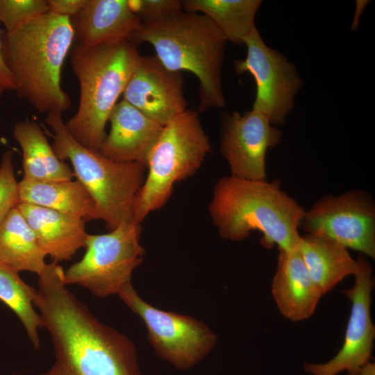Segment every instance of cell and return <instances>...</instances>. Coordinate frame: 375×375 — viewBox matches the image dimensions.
<instances>
[{"label": "cell", "mask_w": 375, "mask_h": 375, "mask_svg": "<svg viewBox=\"0 0 375 375\" xmlns=\"http://www.w3.org/2000/svg\"><path fill=\"white\" fill-rule=\"evenodd\" d=\"M64 272L52 262L38 275L34 306L51 335L55 360L37 375H142L134 342L99 322L67 289Z\"/></svg>", "instance_id": "obj_1"}, {"label": "cell", "mask_w": 375, "mask_h": 375, "mask_svg": "<svg viewBox=\"0 0 375 375\" xmlns=\"http://www.w3.org/2000/svg\"><path fill=\"white\" fill-rule=\"evenodd\" d=\"M75 40L70 18L44 14L5 33L3 53L17 97L40 112H63L71 107L60 84L61 69Z\"/></svg>", "instance_id": "obj_2"}, {"label": "cell", "mask_w": 375, "mask_h": 375, "mask_svg": "<svg viewBox=\"0 0 375 375\" xmlns=\"http://www.w3.org/2000/svg\"><path fill=\"white\" fill-rule=\"evenodd\" d=\"M208 210L225 240L241 241L258 231L266 248L298 249L299 228L306 210L281 190L278 181L222 177L215 187Z\"/></svg>", "instance_id": "obj_3"}, {"label": "cell", "mask_w": 375, "mask_h": 375, "mask_svg": "<svg viewBox=\"0 0 375 375\" xmlns=\"http://www.w3.org/2000/svg\"><path fill=\"white\" fill-rule=\"evenodd\" d=\"M152 46L167 69L188 71L198 79V110L222 108V67L226 40L205 15L181 10L165 18L142 22L131 40Z\"/></svg>", "instance_id": "obj_4"}, {"label": "cell", "mask_w": 375, "mask_h": 375, "mask_svg": "<svg viewBox=\"0 0 375 375\" xmlns=\"http://www.w3.org/2000/svg\"><path fill=\"white\" fill-rule=\"evenodd\" d=\"M141 55L131 41L88 47L76 43L70 61L80 88L76 114L65 123L72 137L99 151L106 126Z\"/></svg>", "instance_id": "obj_5"}, {"label": "cell", "mask_w": 375, "mask_h": 375, "mask_svg": "<svg viewBox=\"0 0 375 375\" xmlns=\"http://www.w3.org/2000/svg\"><path fill=\"white\" fill-rule=\"evenodd\" d=\"M44 133L53 139L58 158L69 160L74 176L93 199L98 219L108 231L134 222L138 194L146 177L147 166L140 162H116L88 149L69 133L62 112L47 113Z\"/></svg>", "instance_id": "obj_6"}, {"label": "cell", "mask_w": 375, "mask_h": 375, "mask_svg": "<svg viewBox=\"0 0 375 375\" xmlns=\"http://www.w3.org/2000/svg\"><path fill=\"white\" fill-rule=\"evenodd\" d=\"M211 148L196 111L188 108L166 124L147 158V174L136 197L134 222L140 224L164 206L174 184L194 175Z\"/></svg>", "instance_id": "obj_7"}, {"label": "cell", "mask_w": 375, "mask_h": 375, "mask_svg": "<svg viewBox=\"0 0 375 375\" xmlns=\"http://www.w3.org/2000/svg\"><path fill=\"white\" fill-rule=\"evenodd\" d=\"M140 224H122L105 234H88L83 258L64 272L67 285H78L100 298L119 294L132 284L135 269L145 253Z\"/></svg>", "instance_id": "obj_8"}, {"label": "cell", "mask_w": 375, "mask_h": 375, "mask_svg": "<svg viewBox=\"0 0 375 375\" xmlns=\"http://www.w3.org/2000/svg\"><path fill=\"white\" fill-rule=\"evenodd\" d=\"M144 322L156 354L179 370L189 369L215 347V333L203 322L189 315L158 309L145 301L132 284L118 294Z\"/></svg>", "instance_id": "obj_9"}, {"label": "cell", "mask_w": 375, "mask_h": 375, "mask_svg": "<svg viewBox=\"0 0 375 375\" xmlns=\"http://www.w3.org/2000/svg\"><path fill=\"white\" fill-rule=\"evenodd\" d=\"M247 56L234 61L238 74L253 77L256 93L252 110L263 114L273 125L283 124L293 108L294 97L302 81L294 67L283 55L269 47L256 28L244 40Z\"/></svg>", "instance_id": "obj_10"}, {"label": "cell", "mask_w": 375, "mask_h": 375, "mask_svg": "<svg viewBox=\"0 0 375 375\" xmlns=\"http://www.w3.org/2000/svg\"><path fill=\"white\" fill-rule=\"evenodd\" d=\"M300 226L375 257V208L367 194L353 191L322 198L305 211Z\"/></svg>", "instance_id": "obj_11"}, {"label": "cell", "mask_w": 375, "mask_h": 375, "mask_svg": "<svg viewBox=\"0 0 375 375\" xmlns=\"http://www.w3.org/2000/svg\"><path fill=\"white\" fill-rule=\"evenodd\" d=\"M356 260L354 285L343 291L352 305L342 347L326 362H306L304 370L311 375H338L344 371L348 375H356L371 358L375 336L370 315L371 294L374 284L372 269L364 256Z\"/></svg>", "instance_id": "obj_12"}, {"label": "cell", "mask_w": 375, "mask_h": 375, "mask_svg": "<svg viewBox=\"0 0 375 375\" xmlns=\"http://www.w3.org/2000/svg\"><path fill=\"white\" fill-rule=\"evenodd\" d=\"M281 138V131L256 110L225 114L220 151L228 164L231 176L251 181L266 180L267 150L278 145Z\"/></svg>", "instance_id": "obj_13"}, {"label": "cell", "mask_w": 375, "mask_h": 375, "mask_svg": "<svg viewBox=\"0 0 375 375\" xmlns=\"http://www.w3.org/2000/svg\"><path fill=\"white\" fill-rule=\"evenodd\" d=\"M179 72L165 67L156 56H140L122 94V99L165 126L187 108Z\"/></svg>", "instance_id": "obj_14"}, {"label": "cell", "mask_w": 375, "mask_h": 375, "mask_svg": "<svg viewBox=\"0 0 375 375\" xmlns=\"http://www.w3.org/2000/svg\"><path fill=\"white\" fill-rule=\"evenodd\" d=\"M110 131L99 152L116 162H140L146 165L147 156L164 126L151 119L122 99L108 118Z\"/></svg>", "instance_id": "obj_15"}, {"label": "cell", "mask_w": 375, "mask_h": 375, "mask_svg": "<svg viewBox=\"0 0 375 375\" xmlns=\"http://www.w3.org/2000/svg\"><path fill=\"white\" fill-rule=\"evenodd\" d=\"M70 19L76 43L88 47L131 41L142 23L127 0H87Z\"/></svg>", "instance_id": "obj_16"}, {"label": "cell", "mask_w": 375, "mask_h": 375, "mask_svg": "<svg viewBox=\"0 0 375 375\" xmlns=\"http://www.w3.org/2000/svg\"><path fill=\"white\" fill-rule=\"evenodd\" d=\"M279 250L272 292L282 315L294 321L309 318L322 296L298 250Z\"/></svg>", "instance_id": "obj_17"}, {"label": "cell", "mask_w": 375, "mask_h": 375, "mask_svg": "<svg viewBox=\"0 0 375 375\" xmlns=\"http://www.w3.org/2000/svg\"><path fill=\"white\" fill-rule=\"evenodd\" d=\"M17 208L53 262L69 260L85 247L88 233L84 219L27 203L20 202Z\"/></svg>", "instance_id": "obj_18"}, {"label": "cell", "mask_w": 375, "mask_h": 375, "mask_svg": "<svg viewBox=\"0 0 375 375\" xmlns=\"http://www.w3.org/2000/svg\"><path fill=\"white\" fill-rule=\"evenodd\" d=\"M12 135L22 151L23 179L54 182L74 177L69 165L56 156L38 122L28 118L18 122L13 126Z\"/></svg>", "instance_id": "obj_19"}, {"label": "cell", "mask_w": 375, "mask_h": 375, "mask_svg": "<svg viewBox=\"0 0 375 375\" xmlns=\"http://www.w3.org/2000/svg\"><path fill=\"white\" fill-rule=\"evenodd\" d=\"M297 250L322 294L356 272L357 260L347 249L327 238L307 233L301 237Z\"/></svg>", "instance_id": "obj_20"}, {"label": "cell", "mask_w": 375, "mask_h": 375, "mask_svg": "<svg viewBox=\"0 0 375 375\" xmlns=\"http://www.w3.org/2000/svg\"><path fill=\"white\" fill-rule=\"evenodd\" d=\"M19 202L47 208L87 221L98 219L94 201L78 181L19 182Z\"/></svg>", "instance_id": "obj_21"}, {"label": "cell", "mask_w": 375, "mask_h": 375, "mask_svg": "<svg viewBox=\"0 0 375 375\" xmlns=\"http://www.w3.org/2000/svg\"><path fill=\"white\" fill-rule=\"evenodd\" d=\"M47 256L16 206L0 224V262L19 272L26 271L40 275L47 265Z\"/></svg>", "instance_id": "obj_22"}, {"label": "cell", "mask_w": 375, "mask_h": 375, "mask_svg": "<svg viewBox=\"0 0 375 375\" xmlns=\"http://www.w3.org/2000/svg\"><path fill=\"white\" fill-rule=\"evenodd\" d=\"M260 0H183V10L207 16L228 42L244 44L256 28L255 17Z\"/></svg>", "instance_id": "obj_23"}, {"label": "cell", "mask_w": 375, "mask_h": 375, "mask_svg": "<svg viewBox=\"0 0 375 375\" xmlns=\"http://www.w3.org/2000/svg\"><path fill=\"white\" fill-rule=\"evenodd\" d=\"M35 291L21 278L19 272L0 262V301L18 317L34 348L38 349L41 321L34 306Z\"/></svg>", "instance_id": "obj_24"}, {"label": "cell", "mask_w": 375, "mask_h": 375, "mask_svg": "<svg viewBox=\"0 0 375 375\" xmlns=\"http://www.w3.org/2000/svg\"><path fill=\"white\" fill-rule=\"evenodd\" d=\"M47 12V0H0V23L6 33Z\"/></svg>", "instance_id": "obj_25"}, {"label": "cell", "mask_w": 375, "mask_h": 375, "mask_svg": "<svg viewBox=\"0 0 375 375\" xmlns=\"http://www.w3.org/2000/svg\"><path fill=\"white\" fill-rule=\"evenodd\" d=\"M12 156V150L6 151L0 164V224L19 202V182L14 172Z\"/></svg>", "instance_id": "obj_26"}, {"label": "cell", "mask_w": 375, "mask_h": 375, "mask_svg": "<svg viewBox=\"0 0 375 375\" xmlns=\"http://www.w3.org/2000/svg\"><path fill=\"white\" fill-rule=\"evenodd\" d=\"M128 3L142 22L158 20L183 10L181 0H135Z\"/></svg>", "instance_id": "obj_27"}, {"label": "cell", "mask_w": 375, "mask_h": 375, "mask_svg": "<svg viewBox=\"0 0 375 375\" xmlns=\"http://www.w3.org/2000/svg\"><path fill=\"white\" fill-rule=\"evenodd\" d=\"M49 12L72 18L86 4L87 0H47Z\"/></svg>", "instance_id": "obj_28"}, {"label": "cell", "mask_w": 375, "mask_h": 375, "mask_svg": "<svg viewBox=\"0 0 375 375\" xmlns=\"http://www.w3.org/2000/svg\"><path fill=\"white\" fill-rule=\"evenodd\" d=\"M8 91H15V83L3 53L0 35V97Z\"/></svg>", "instance_id": "obj_29"}, {"label": "cell", "mask_w": 375, "mask_h": 375, "mask_svg": "<svg viewBox=\"0 0 375 375\" xmlns=\"http://www.w3.org/2000/svg\"><path fill=\"white\" fill-rule=\"evenodd\" d=\"M356 375H375V364L368 362L360 369Z\"/></svg>", "instance_id": "obj_30"}, {"label": "cell", "mask_w": 375, "mask_h": 375, "mask_svg": "<svg viewBox=\"0 0 375 375\" xmlns=\"http://www.w3.org/2000/svg\"><path fill=\"white\" fill-rule=\"evenodd\" d=\"M14 375V374H13Z\"/></svg>", "instance_id": "obj_31"}]
</instances>
